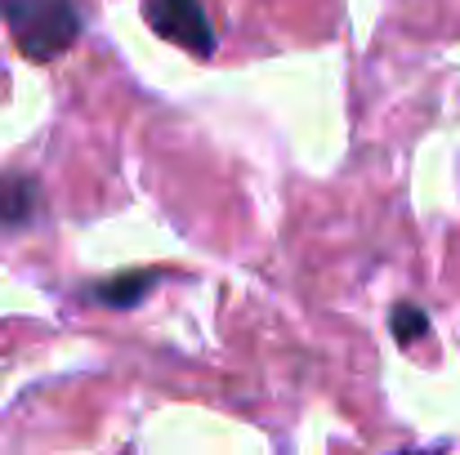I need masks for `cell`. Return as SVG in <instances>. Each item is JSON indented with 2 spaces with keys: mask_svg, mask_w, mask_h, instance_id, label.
<instances>
[{
  "mask_svg": "<svg viewBox=\"0 0 460 455\" xmlns=\"http://www.w3.org/2000/svg\"><path fill=\"white\" fill-rule=\"evenodd\" d=\"M148 286H153V273H135V277H130V282H121V286H103V291H99V300L117 303V308H130V303L139 300Z\"/></svg>",
  "mask_w": 460,
  "mask_h": 455,
  "instance_id": "obj_4",
  "label": "cell"
},
{
  "mask_svg": "<svg viewBox=\"0 0 460 455\" xmlns=\"http://www.w3.org/2000/svg\"><path fill=\"white\" fill-rule=\"evenodd\" d=\"M425 308H416V303H398V312H394V335L402 339V344H411L416 335H425Z\"/></svg>",
  "mask_w": 460,
  "mask_h": 455,
  "instance_id": "obj_5",
  "label": "cell"
},
{
  "mask_svg": "<svg viewBox=\"0 0 460 455\" xmlns=\"http://www.w3.org/2000/svg\"><path fill=\"white\" fill-rule=\"evenodd\" d=\"M148 18L165 40L183 45L188 54H210L215 49V31H210L206 9L197 0H148Z\"/></svg>",
  "mask_w": 460,
  "mask_h": 455,
  "instance_id": "obj_2",
  "label": "cell"
},
{
  "mask_svg": "<svg viewBox=\"0 0 460 455\" xmlns=\"http://www.w3.org/2000/svg\"><path fill=\"white\" fill-rule=\"evenodd\" d=\"M0 18L9 22L13 45L36 63L58 58L81 36V13L72 0H0Z\"/></svg>",
  "mask_w": 460,
  "mask_h": 455,
  "instance_id": "obj_1",
  "label": "cell"
},
{
  "mask_svg": "<svg viewBox=\"0 0 460 455\" xmlns=\"http://www.w3.org/2000/svg\"><path fill=\"white\" fill-rule=\"evenodd\" d=\"M31 201H36V188L27 179L0 183V219H27L31 214Z\"/></svg>",
  "mask_w": 460,
  "mask_h": 455,
  "instance_id": "obj_3",
  "label": "cell"
}]
</instances>
